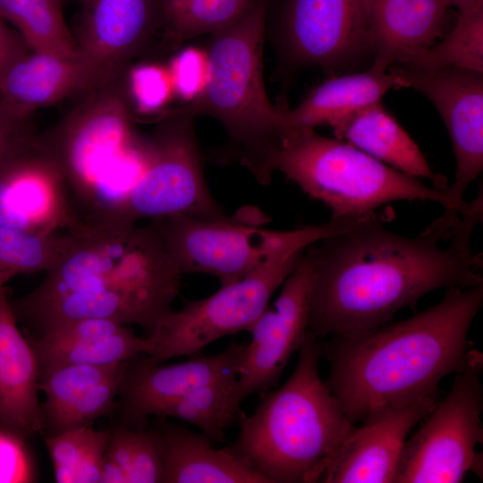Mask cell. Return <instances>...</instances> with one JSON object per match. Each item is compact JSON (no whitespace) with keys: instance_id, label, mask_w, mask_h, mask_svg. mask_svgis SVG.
Listing matches in <instances>:
<instances>
[{"instance_id":"obj_10","label":"cell","mask_w":483,"mask_h":483,"mask_svg":"<svg viewBox=\"0 0 483 483\" xmlns=\"http://www.w3.org/2000/svg\"><path fill=\"white\" fill-rule=\"evenodd\" d=\"M305 250H285L245 277L221 285L211 295L183 301L181 309L171 310L146 336L150 343L148 358L162 363L199 355L218 339L250 332Z\"/></svg>"},{"instance_id":"obj_37","label":"cell","mask_w":483,"mask_h":483,"mask_svg":"<svg viewBox=\"0 0 483 483\" xmlns=\"http://www.w3.org/2000/svg\"><path fill=\"white\" fill-rule=\"evenodd\" d=\"M24 438L0 426V483L34 481L35 467Z\"/></svg>"},{"instance_id":"obj_16","label":"cell","mask_w":483,"mask_h":483,"mask_svg":"<svg viewBox=\"0 0 483 483\" xmlns=\"http://www.w3.org/2000/svg\"><path fill=\"white\" fill-rule=\"evenodd\" d=\"M246 343L232 342L215 355H196L171 365L152 361L145 353L124 362L116 413L133 429L148 427V417L165 406L219 377L237 374Z\"/></svg>"},{"instance_id":"obj_27","label":"cell","mask_w":483,"mask_h":483,"mask_svg":"<svg viewBox=\"0 0 483 483\" xmlns=\"http://www.w3.org/2000/svg\"><path fill=\"white\" fill-rule=\"evenodd\" d=\"M244 397L237 374L199 386L162 408L156 416L188 422L213 443H222L225 430L238 419Z\"/></svg>"},{"instance_id":"obj_2","label":"cell","mask_w":483,"mask_h":483,"mask_svg":"<svg viewBox=\"0 0 483 483\" xmlns=\"http://www.w3.org/2000/svg\"><path fill=\"white\" fill-rule=\"evenodd\" d=\"M483 304V284L445 290L436 304L367 334L320 344L325 383L352 424L370 412L440 396L445 377L462 371L470 328Z\"/></svg>"},{"instance_id":"obj_9","label":"cell","mask_w":483,"mask_h":483,"mask_svg":"<svg viewBox=\"0 0 483 483\" xmlns=\"http://www.w3.org/2000/svg\"><path fill=\"white\" fill-rule=\"evenodd\" d=\"M482 354L472 350L466 368L407 437L394 483H460L482 478Z\"/></svg>"},{"instance_id":"obj_5","label":"cell","mask_w":483,"mask_h":483,"mask_svg":"<svg viewBox=\"0 0 483 483\" xmlns=\"http://www.w3.org/2000/svg\"><path fill=\"white\" fill-rule=\"evenodd\" d=\"M80 101L36 148L60 169L92 221L113 220L140 176L143 138L133 127L124 75L80 93Z\"/></svg>"},{"instance_id":"obj_18","label":"cell","mask_w":483,"mask_h":483,"mask_svg":"<svg viewBox=\"0 0 483 483\" xmlns=\"http://www.w3.org/2000/svg\"><path fill=\"white\" fill-rule=\"evenodd\" d=\"M58 166L34 147L0 174V226L34 233L79 228Z\"/></svg>"},{"instance_id":"obj_23","label":"cell","mask_w":483,"mask_h":483,"mask_svg":"<svg viewBox=\"0 0 483 483\" xmlns=\"http://www.w3.org/2000/svg\"><path fill=\"white\" fill-rule=\"evenodd\" d=\"M163 453L162 483H268L229 445L216 448L202 432L156 416Z\"/></svg>"},{"instance_id":"obj_3","label":"cell","mask_w":483,"mask_h":483,"mask_svg":"<svg viewBox=\"0 0 483 483\" xmlns=\"http://www.w3.org/2000/svg\"><path fill=\"white\" fill-rule=\"evenodd\" d=\"M298 353L287 381L262 393L251 414L240 411L229 445L268 483L319 482L354 426L319 376L320 345L309 330Z\"/></svg>"},{"instance_id":"obj_22","label":"cell","mask_w":483,"mask_h":483,"mask_svg":"<svg viewBox=\"0 0 483 483\" xmlns=\"http://www.w3.org/2000/svg\"><path fill=\"white\" fill-rule=\"evenodd\" d=\"M39 369L0 284V426L23 436L42 432Z\"/></svg>"},{"instance_id":"obj_26","label":"cell","mask_w":483,"mask_h":483,"mask_svg":"<svg viewBox=\"0 0 483 483\" xmlns=\"http://www.w3.org/2000/svg\"><path fill=\"white\" fill-rule=\"evenodd\" d=\"M336 139L346 141L380 162L438 190L448 184L431 169L417 143L384 107L381 101L367 106L332 127Z\"/></svg>"},{"instance_id":"obj_34","label":"cell","mask_w":483,"mask_h":483,"mask_svg":"<svg viewBox=\"0 0 483 483\" xmlns=\"http://www.w3.org/2000/svg\"><path fill=\"white\" fill-rule=\"evenodd\" d=\"M128 449V483H162L163 453L157 429L129 428Z\"/></svg>"},{"instance_id":"obj_8","label":"cell","mask_w":483,"mask_h":483,"mask_svg":"<svg viewBox=\"0 0 483 483\" xmlns=\"http://www.w3.org/2000/svg\"><path fill=\"white\" fill-rule=\"evenodd\" d=\"M155 220L166 252L182 275L204 274L234 283L292 249H307L345 231L332 219L292 230H270L233 216L226 219L173 216Z\"/></svg>"},{"instance_id":"obj_36","label":"cell","mask_w":483,"mask_h":483,"mask_svg":"<svg viewBox=\"0 0 483 483\" xmlns=\"http://www.w3.org/2000/svg\"><path fill=\"white\" fill-rule=\"evenodd\" d=\"M31 115L0 103V174L34 147Z\"/></svg>"},{"instance_id":"obj_17","label":"cell","mask_w":483,"mask_h":483,"mask_svg":"<svg viewBox=\"0 0 483 483\" xmlns=\"http://www.w3.org/2000/svg\"><path fill=\"white\" fill-rule=\"evenodd\" d=\"M440 396L377 409L353 428L336 450L319 482L391 483L405 441Z\"/></svg>"},{"instance_id":"obj_6","label":"cell","mask_w":483,"mask_h":483,"mask_svg":"<svg viewBox=\"0 0 483 483\" xmlns=\"http://www.w3.org/2000/svg\"><path fill=\"white\" fill-rule=\"evenodd\" d=\"M58 262L30 292L13 301L32 306L80 290H117L170 312L182 273L168 256L154 220L137 224L83 222Z\"/></svg>"},{"instance_id":"obj_7","label":"cell","mask_w":483,"mask_h":483,"mask_svg":"<svg viewBox=\"0 0 483 483\" xmlns=\"http://www.w3.org/2000/svg\"><path fill=\"white\" fill-rule=\"evenodd\" d=\"M305 194L331 210V218L369 216L396 201H432L446 208L445 191L405 174L339 139L315 129L287 131L275 160Z\"/></svg>"},{"instance_id":"obj_40","label":"cell","mask_w":483,"mask_h":483,"mask_svg":"<svg viewBox=\"0 0 483 483\" xmlns=\"http://www.w3.org/2000/svg\"><path fill=\"white\" fill-rule=\"evenodd\" d=\"M143 142H144V150H145V164H144V168H145V165H146V162H147V156H148V151H147V146H146V140L143 138ZM143 168V170H144ZM143 172V171H142ZM142 174V173H141ZM141 175V174H140ZM140 178V177H139ZM138 181V180H137ZM132 188V187H131ZM125 203V201H124ZM123 207H124V204H123ZM123 209H122V212L121 214L115 218L114 219L113 221H106V222H94V221H89V220H86L87 222H89V223H97V224H113V223H119L120 221L122 222L123 220Z\"/></svg>"},{"instance_id":"obj_32","label":"cell","mask_w":483,"mask_h":483,"mask_svg":"<svg viewBox=\"0 0 483 483\" xmlns=\"http://www.w3.org/2000/svg\"><path fill=\"white\" fill-rule=\"evenodd\" d=\"M71 242L64 234L34 233L0 226V284L13 277L50 270L61 258Z\"/></svg>"},{"instance_id":"obj_21","label":"cell","mask_w":483,"mask_h":483,"mask_svg":"<svg viewBox=\"0 0 483 483\" xmlns=\"http://www.w3.org/2000/svg\"><path fill=\"white\" fill-rule=\"evenodd\" d=\"M450 10L443 0H368L370 69L386 72L427 50L449 30Z\"/></svg>"},{"instance_id":"obj_20","label":"cell","mask_w":483,"mask_h":483,"mask_svg":"<svg viewBox=\"0 0 483 483\" xmlns=\"http://www.w3.org/2000/svg\"><path fill=\"white\" fill-rule=\"evenodd\" d=\"M29 341L37 356L39 377L66 365H114L150 351L148 338L137 335L130 326L100 318L64 323Z\"/></svg>"},{"instance_id":"obj_25","label":"cell","mask_w":483,"mask_h":483,"mask_svg":"<svg viewBox=\"0 0 483 483\" xmlns=\"http://www.w3.org/2000/svg\"><path fill=\"white\" fill-rule=\"evenodd\" d=\"M94 87L80 58L30 51L17 60L0 82V103L32 114L40 107Z\"/></svg>"},{"instance_id":"obj_29","label":"cell","mask_w":483,"mask_h":483,"mask_svg":"<svg viewBox=\"0 0 483 483\" xmlns=\"http://www.w3.org/2000/svg\"><path fill=\"white\" fill-rule=\"evenodd\" d=\"M402 65L419 70L459 69L483 73V4L457 12L453 25L427 50Z\"/></svg>"},{"instance_id":"obj_15","label":"cell","mask_w":483,"mask_h":483,"mask_svg":"<svg viewBox=\"0 0 483 483\" xmlns=\"http://www.w3.org/2000/svg\"><path fill=\"white\" fill-rule=\"evenodd\" d=\"M159 30L158 0H81L73 36L94 86L124 75Z\"/></svg>"},{"instance_id":"obj_31","label":"cell","mask_w":483,"mask_h":483,"mask_svg":"<svg viewBox=\"0 0 483 483\" xmlns=\"http://www.w3.org/2000/svg\"><path fill=\"white\" fill-rule=\"evenodd\" d=\"M252 0H158L165 38L174 46L234 22Z\"/></svg>"},{"instance_id":"obj_28","label":"cell","mask_w":483,"mask_h":483,"mask_svg":"<svg viewBox=\"0 0 483 483\" xmlns=\"http://www.w3.org/2000/svg\"><path fill=\"white\" fill-rule=\"evenodd\" d=\"M63 0H0V17L12 23L31 51L80 58L64 16Z\"/></svg>"},{"instance_id":"obj_38","label":"cell","mask_w":483,"mask_h":483,"mask_svg":"<svg viewBox=\"0 0 483 483\" xmlns=\"http://www.w3.org/2000/svg\"><path fill=\"white\" fill-rule=\"evenodd\" d=\"M30 51L21 35L11 30L0 17V82L11 66Z\"/></svg>"},{"instance_id":"obj_14","label":"cell","mask_w":483,"mask_h":483,"mask_svg":"<svg viewBox=\"0 0 483 483\" xmlns=\"http://www.w3.org/2000/svg\"><path fill=\"white\" fill-rule=\"evenodd\" d=\"M314 259L309 246L281 285L277 298L267 305L250 332L238 370L244 398L275 387L309 331Z\"/></svg>"},{"instance_id":"obj_35","label":"cell","mask_w":483,"mask_h":483,"mask_svg":"<svg viewBox=\"0 0 483 483\" xmlns=\"http://www.w3.org/2000/svg\"><path fill=\"white\" fill-rule=\"evenodd\" d=\"M167 68L175 97L184 104L196 99L204 90L209 77L206 47L189 46L175 53Z\"/></svg>"},{"instance_id":"obj_13","label":"cell","mask_w":483,"mask_h":483,"mask_svg":"<svg viewBox=\"0 0 483 483\" xmlns=\"http://www.w3.org/2000/svg\"><path fill=\"white\" fill-rule=\"evenodd\" d=\"M423 94L439 113L450 136L455 157L454 179L445 192V210L462 212L464 196L483 171V73L459 69H388ZM387 70V71H388Z\"/></svg>"},{"instance_id":"obj_19","label":"cell","mask_w":483,"mask_h":483,"mask_svg":"<svg viewBox=\"0 0 483 483\" xmlns=\"http://www.w3.org/2000/svg\"><path fill=\"white\" fill-rule=\"evenodd\" d=\"M124 362L108 366L66 365L40 375L39 390L45 394L41 404L44 436L89 426L116 412Z\"/></svg>"},{"instance_id":"obj_1","label":"cell","mask_w":483,"mask_h":483,"mask_svg":"<svg viewBox=\"0 0 483 483\" xmlns=\"http://www.w3.org/2000/svg\"><path fill=\"white\" fill-rule=\"evenodd\" d=\"M388 208L309 246L314 259L309 330L317 337L351 338L413 309L439 289L483 284L482 254L472 250L479 219L441 215L414 236L388 230Z\"/></svg>"},{"instance_id":"obj_12","label":"cell","mask_w":483,"mask_h":483,"mask_svg":"<svg viewBox=\"0 0 483 483\" xmlns=\"http://www.w3.org/2000/svg\"><path fill=\"white\" fill-rule=\"evenodd\" d=\"M278 28L297 65L336 71L372 56L368 0H284Z\"/></svg>"},{"instance_id":"obj_30","label":"cell","mask_w":483,"mask_h":483,"mask_svg":"<svg viewBox=\"0 0 483 483\" xmlns=\"http://www.w3.org/2000/svg\"><path fill=\"white\" fill-rule=\"evenodd\" d=\"M109 430L89 426L44 436L57 483H99Z\"/></svg>"},{"instance_id":"obj_11","label":"cell","mask_w":483,"mask_h":483,"mask_svg":"<svg viewBox=\"0 0 483 483\" xmlns=\"http://www.w3.org/2000/svg\"><path fill=\"white\" fill-rule=\"evenodd\" d=\"M157 117L156 128L146 138L145 168L125 199L123 222L137 224L173 216L232 217L206 182L194 118L167 111Z\"/></svg>"},{"instance_id":"obj_39","label":"cell","mask_w":483,"mask_h":483,"mask_svg":"<svg viewBox=\"0 0 483 483\" xmlns=\"http://www.w3.org/2000/svg\"><path fill=\"white\" fill-rule=\"evenodd\" d=\"M449 8H455L457 12L472 8L483 4V0H443Z\"/></svg>"},{"instance_id":"obj_4","label":"cell","mask_w":483,"mask_h":483,"mask_svg":"<svg viewBox=\"0 0 483 483\" xmlns=\"http://www.w3.org/2000/svg\"><path fill=\"white\" fill-rule=\"evenodd\" d=\"M272 0H252L234 22L210 35L209 77L202 93L170 113L208 115L224 127L225 159L244 166L268 185L284 130L281 108L272 105L263 80L262 52Z\"/></svg>"},{"instance_id":"obj_33","label":"cell","mask_w":483,"mask_h":483,"mask_svg":"<svg viewBox=\"0 0 483 483\" xmlns=\"http://www.w3.org/2000/svg\"><path fill=\"white\" fill-rule=\"evenodd\" d=\"M124 87L131 109L140 115H158L175 97L167 65L156 62L127 69Z\"/></svg>"},{"instance_id":"obj_24","label":"cell","mask_w":483,"mask_h":483,"mask_svg":"<svg viewBox=\"0 0 483 483\" xmlns=\"http://www.w3.org/2000/svg\"><path fill=\"white\" fill-rule=\"evenodd\" d=\"M407 88L392 71L365 72L334 76L323 81L292 109L281 108L284 134L292 130L331 128L343 118L381 98L391 89Z\"/></svg>"}]
</instances>
